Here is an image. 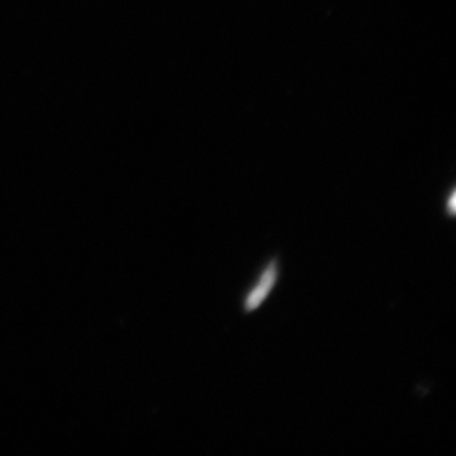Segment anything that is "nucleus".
I'll use <instances>...</instances> for the list:
<instances>
[{
    "instance_id": "obj_1",
    "label": "nucleus",
    "mask_w": 456,
    "mask_h": 456,
    "mask_svg": "<svg viewBox=\"0 0 456 456\" xmlns=\"http://www.w3.org/2000/svg\"><path fill=\"white\" fill-rule=\"evenodd\" d=\"M278 278H280V265L276 260H273V262L267 265L266 269L263 271L262 275L258 278L257 284L254 285L244 298L242 307H244L247 314H251L263 305V302L269 297V294L278 282Z\"/></svg>"
},
{
    "instance_id": "obj_2",
    "label": "nucleus",
    "mask_w": 456,
    "mask_h": 456,
    "mask_svg": "<svg viewBox=\"0 0 456 456\" xmlns=\"http://www.w3.org/2000/svg\"><path fill=\"white\" fill-rule=\"evenodd\" d=\"M455 191H452V194H451V197H449V201H448V211H449V215H455Z\"/></svg>"
}]
</instances>
